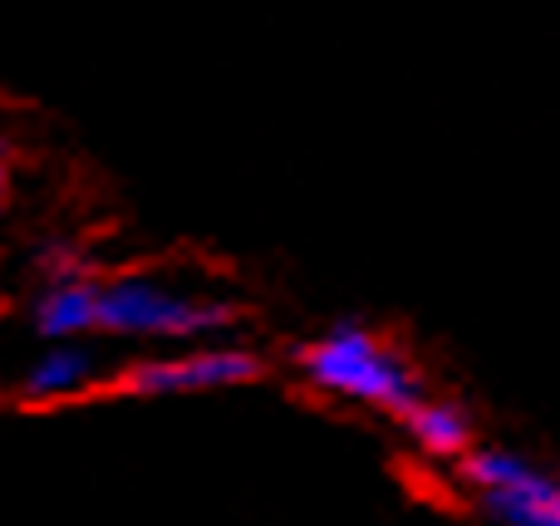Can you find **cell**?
<instances>
[{
    "label": "cell",
    "mask_w": 560,
    "mask_h": 526,
    "mask_svg": "<svg viewBox=\"0 0 560 526\" xmlns=\"http://www.w3.org/2000/svg\"><path fill=\"white\" fill-rule=\"evenodd\" d=\"M10 202V167H5V148H0V207Z\"/></svg>",
    "instance_id": "ba28073f"
},
{
    "label": "cell",
    "mask_w": 560,
    "mask_h": 526,
    "mask_svg": "<svg viewBox=\"0 0 560 526\" xmlns=\"http://www.w3.org/2000/svg\"><path fill=\"white\" fill-rule=\"evenodd\" d=\"M0 305H5V295H0Z\"/></svg>",
    "instance_id": "9c48e42d"
},
{
    "label": "cell",
    "mask_w": 560,
    "mask_h": 526,
    "mask_svg": "<svg viewBox=\"0 0 560 526\" xmlns=\"http://www.w3.org/2000/svg\"><path fill=\"white\" fill-rule=\"evenodd\" d=\"M300 370H305V379L315 384V389L369 404V409L408 413L423 399L408 360L398 350H388L364 325H335V330H325L315 344H305Z\"/></svg>",
    "instance_id": "6da1fadb"
},
{
    "label": "cell",
    "mask_w": 560,
    "mask_h": 526,
    "mask_svg": "<svg viewBox=\"0 0 560 526\" xmlns=\"http://www.w3.org/2000/svg\"><path fill=\"white\" fill-rule=\"evenodd\" d=\"M232 325V305L212 295H187L158 276L98 281V330L133 340H197Z\"/></svg>",
    "instance_id": "7a4b0ae2"
},
{
    "label": "cell",
    "mask_w": 560,
    "mask_h": 526,
    "mask_svg": "<svg viewBox=\"0 0 560 526\" xmlns=\"http://www.w3.org/2000/svg\"><path fill=\"white\" fill-rule=\"evenodd\" d=\"M463 472L502 526H560V478L506 448L467 453Z\"/></svg>",
    "instance_id": "3957f363"
},
{
    "label": "cell",
    "mask_w": 560,
    "mask_h": 526,
    "mask_svg": "<svg viewBox=\"0 0 560 526\" xmlns=\"http://www.w3.org/2000/svg\"><path fill=\"white\" fill-rule=\"evenodd\" d=\"M261 374V360L252 350H232V344H202V350L183 354H158V360H138L118 374V389L128 394H207V389H232Z\"/></svg>",
    "instance_id": "277c9868"
},
{
    "label": "cell",
    "mask_w": 560,
    "mask_h": 526,
    "mask_svg": "<svg viewBox=\"0 0 560 526\" xmlns=\"http://www.w3.org/2000/svg\"><path fill=\"white\" fill-rule=\"evenodd\" d=\"M89 379H94L89 350H79V344H55V350H45L30 364L25 394L30 399H69V394H79Z\"/></svg>",
    "instance_id": "52a82bcc"
},
{
    "label": "cell",
    "mask_w": 560,
    "mask_h": 526,
    "mask_svg": "<svg viewBox=\"0 0 560 526\" xmlns=\"http://www.w3.org/2000/svg\"><path fill=\"white\" fill-rule=\"evenodd\" d=\"M35 325L49 340H74L84 330H98V281L84 271L49 276V285L35 301Z\"/></svg>",
    "instance_id": "5b68a950"
},
{
    "label": "cell",
    "mask_w": 560,
    "mask_h": 526,
    "mask_svg": "<svg viewBox=\"0 0 560 526\" xmlns=\"http://www.w3.org/2000/svg\"><path fill=\"white\" fill-rule=\"evenodd\" d=\"M408 419V439L423 458H467L472 448V423L457 404H438V399H418Z\"/></svg>",
    "instance_id": "8992f818"
}]
</instances>
